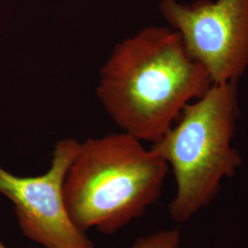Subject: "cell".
Here are the masks:
<instances>
[{"mask_svg": "<svg viewBox=\"0 0 248 248\" xmlns=\"http://www.w3.org/2000/svg\"><path fill=\"white\" fill-rule=\"evenodd\" d=\"M160 11L213 84L239 82L248 70V0H162Z\"/></svg>", "mask_w": 248, "mask_h": 248, "instance_id": "4", "label": "cell"}, {"mask_svg": "<svg viewBox=\"0 0 248 248\" xmlns=\"http://www.w3.org/2000/svg\"><path fill=\"white\" fill-rule=\"evenodd\" d=\"M180 232L177 230L160 231L137 240L131 248H178Z\"/></svg>", "mask_w": 248, "mask_h": 248, "instance_id": "6", "label": "cell"}, {"mask_svg": "<svg viewBox=\"0 0 248 248\" xmlns=\"http://www.w3.org/2000/svg\"><path fill=\"white\" fill-rule=\"evenodd\" d=\"M238 117V83L213 84L152 143L176 178L177 194L169 205L174 221H189L216 198L222 180L236 174L242 157L232 142Z\"/></svg>", "mask_w": 248, "mask_h": 248, "instance_id": "3", "label": "cell"}, {"mask_svg": "<svg viewBox=\"0 0 248 248\" xmlns=\"http://www.w3.org/2000/svg\"><path fill=\"white\" fill-rule=\"evenodd\" d=\"M212 86L175 30L149 26L116 45L101 68L97 93L124 133L154 143Z\"/></svg>", "mask_w": 248, "mask_h": 248, "instance_id": "1", "label": "cell"}, {"mask_svg": "<svg viewBox=\"0 0 248 248\" xmlns=\"http://www.w3.org/2000/svg\"><path fill=\"white\" fill-rule=\"evenodd\" d=\"M79 148L73 138L57 142L51 168L37 177H17L0 168V193L13 203L23 233L45 248H95L72 221L63 197L64 179Z\"/></svg>", "mask_w": 248, "mask_h": 248, "instance_id": "5", "label": "cell"}, {"mask_svg": "<svg viewBox=\"0 0 248 248\" xmlns=\"http://www.w3.org/2000/svg\"><path fill=\"white\" fill-rule=\"evenodd\" d=\"M169 164L126 133L89 138L63 184L68 214L82 232L114 234L138 219L162 193Z\"/></svg>", "mask_w": 248, "mask_h": 248, "instance_id": "2", "label": "cell"}, {"mask_svg": "<svg viewBox=\"0 0 248 248\" xmlns=\"http://www.w3.org/2000/svg\"><path fill=\"white\" fill-rule=\"evenodd\" d=\"M0 248H7L1 241H0Z\"/></svg>", "mask_w": 248, "mask_h": 248, "instance_id": "7", "label": "cell"}]
</instances>
